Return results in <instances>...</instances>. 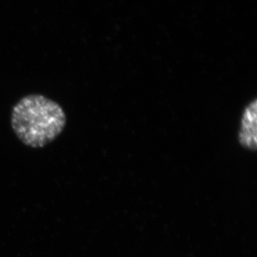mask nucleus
<instances>
[{
    "label": "nucleus",
    "instance_id": "obj_1",
    "mask_svg": "<svg viewBox=\"0 0 257 257\" xmlns=\"http://www.w3.org/2000/svg\"><path fill=\"white\" fill-rule=\"evenodd\" d=\"M67 116L63 107L44 95L23 97L13 107L11 126L24 144L33 148H44L63 131Z\"/></svg>",
    "mask_w": 257,
    "mask_h": 257
},
{
    "label": "nucleus",
    "instance_id": "obj_2",
    "mask_svg": "<svg viewBox=\"0 0 257 257\" xmlns=\"http://www.w3.org/2000/svg\"><path fill=\"white\" fill-rule=\"evenodd\" d=\"M256 98L245 107L240 118L238 142L246 150L255 152L257 148Z\"/></svg>",
    "mask_w": 257,
    "mask_h": 257
}]
</instances>
